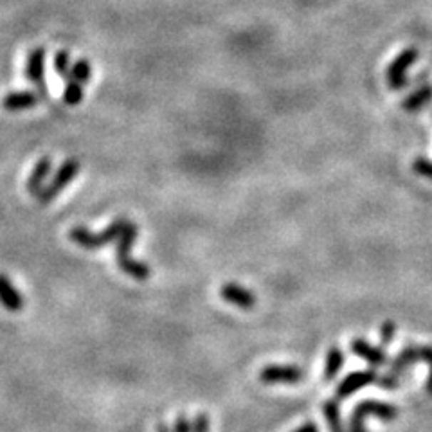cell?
I'll return each mask as SVG.
<instances>
[{"instance_id":"cell-1","label":"cell","mask_w":432,"mask_h":432,"mask_svg":"<svg viewBox=\"0 0 432 432\" xmlns=\"http://www.w3.org/2000/svg\"><path fill=\"white\" fill-rule=\"evenodd\" d=\"M368 416H376L382 421H394L398 418V409L393 403L380 402V400H362L351 411L348 432H368L364 425Z\"/></svg>"},{"instance_id":"cell-2","label":"cell","mask_w":432,"mask_h":432,"mask_svg":"<svg viewBox=\"0 0 432 432\" xmlns=\"http://www.w3.org/2000/svg\"><path fill=\"white\" fill-rule=\"evenodd\" d=\"M80 170H81L80 160L74 159V157H71V159H65L63 163L60 164V168L56 170V173L51 177L49 182H47L46 186L42 187V191L36 195V198H38V204L49 205L51 202H53L54 198H56L58 195H60L61 191H63L65 187H67L68 184H71L72 180L78 177Z\"/></svg>"},{"instance_id":"cell-3","label":"cell","mask_w":432,"mask_h":432,"mask_svg":"<svg viewBox=\"0 0 432 432\" xmlns=\"http://www.w3.org/2000/svg\"><path fill=\"white\" fill-rule=\"evenodd\" d=\"M418 60V51L409 47L403 49L387 67V85L393 91H403L407 87V71Z\"/></svg>"},{"instance_id":"cell-4","label":"cell","mask_w":432,"mask_h":432,"mask_svg":"<svg viewBox=\"0 0 432 432\" xmlns=\"http://www.w3.org/2000/svg\"><path fill=\"white\" fill-rule=\"evenodd\" d=\"M46 54L47 51L43 49V47H34L26 61V78L34 85V87H38L42 98H47Z\"/></svg>"},{"instance_id":"cell-5","label":"cell","mask_w":432,"mask_h":432,"mask_svg":"<svg viewBox=\"0 0 432 432\" xmlns=\"http://www.w3.org/2000/svg\"><path fill=\"white\" fill-rule=\"evenodd\" d=\"M376 379H379V373H376L375 368L349 373L337 386V398H348V396L355 394L356 391H360L362 387L369 386V384H376Z\"/></svg>"},{"instance_id":"cell-6","label":"cell","mask_w":432,"mask_h":432,"mask_svg":"<svg viewBox=\"0 0 432 432\" xmlns=\"http://www.w3.org/2000/svg\"><path fill=\"white\" fill-rule=\"evenodd\" d=\"M304 379V373L296 366H267L259 373V380L265 384H296Z\"/></svg>"},{"instance_id":"cell-7","label":"cell","mask_w":432,"mask_h":432,"mask_svg":"<svg viewBox=\"0 0 432 432\" xmlns=\"http://www.w3.org/2000/svg\"><path fill=\"white\" fill-rule=\"evenodd\" d=\"M220 296L229 304H235V307L242 308V310H252L256 304L254 294L238 283H225L220 288Z\"/></svg>"},{"instance_id":"cell-8","label":"cell","mask_w":432,"mask_h":432,"mask_svg":"<svg viewBox=\"0 0 432 432\" xmlns=\"http://www.w3.org/2000/svg\"><path fill=\"white\" fill-rule=\"evenodd\" d=\"M351 351L355 353L356 356H360V359H364L366 362L375 369L384 368V366H387V362H389V359H387L386 351H384L382 348L369 344L364 339H355V341L351 342Z\"/></svg>"},{"instance_id":"cell-9","label":"cell","mask_w":432,"mask_h":432,"mask_svg":"<svg viewBox=\"0 0 432 432\" xmlns=\"http://www.w3.org/2000/svg\"><path fill=\"white\" fill-rule=\"evenodd\" d=\"M42 96L36 94L33 91H19V92H9L4 99H2V108L8 112H20V110H29L38 105Z\"/></svg>"},{"instance_id":"cell-10","label":"cell","mask_w":432,"mask_h":432,"mask_svg":"<svg viewBox=\"0 0 432 432\" xmlns=\"http://www.w3.org/2000/svg\"><path fill=\"white\" fill-rule=\"evenodd\" d=\"M0 304L9 312H20L26 304L19 288L13 284V281L6 274H0Z\"/></svg>"},{"instance_id":"cell-11","label":"cell","mask_w":432,"mask_h":432,"mask_svg":"<svg viewBox=\"0 0 432 432\" xmlns=\"http://www.w3.org/2000/svg\"><path fill=\"white\" fill-rule=\"evenodd\" d=\"M51 171H53V160H51V157H42V159H38V163L34 164L33 171H31L29 178H27V191H29L31 195H36L42 191V187L47 184V178H49Z\"/></svg>"},{"instance_id":"cell-12","label":"cell","mask_w":432,"mask_h":432,"mask_svg":"<svg viewBox=\"0 0 432 432\" xmlns=\"http://www.w3.org/2000/svg\"><path fill=\"white\" fill-rule=\"evenodd\" d=\"M68 238L76 243L78 247H81V249H87V250H98V249H103V247H106L101 232H92V231H88L87 227H81V225L72 227L71 231H68Z\"/></svg>"},{"instance_id":"cell-13","label":"cell","mask_w":432,"mask_h":432,"mask_svg":"<svg viewBox=\"0 0 432 432\" xmlns=\"http://www.w3.org/2000/svg\"><path fill=\"white\" fill-rule=\"evenodd\" d=\"M416 362H420L418 346H407V348H403L398 355L394 356L393 362H391V366H389V371L387 373L393 376H396V379H400V375H402L403 371H407L411 366L416 364Z\"/></svg>"},{"instance_id":"cell-14","label":"cell","mask_w":432,"mask_h":432,"mask_svg":"<svg viewBox=\"0 0 432 432\" xmlns=\"http://www.w3.org/2000/svg\"><path fill=\"white\" fill-rule=\"evenodd\" d=\"M118 265L126 276H130L132 279L137 281H146L152 274L150 267L146 263L139 262V259H133L132 256H123V258H118Z\"/></svg>"},{"instance_id":"cell-15","label":"cell","mask_w":432,"mask_h":432,"mask_svg":"<svg viewBox=\"0 0 432 432\" xmlns=\"http://www.w3.org/2000/svg\"><path fill=\"white\" fill-rule=\"evenodd\" d=\"M137 235H139V227H137L133 222H126L125 229L121 231L119 238L115 240V256H118V258L130 256L133 243H135L137 240Z\"/></svg>"},{"instance_id":"cell-16","label":"cell","mask_w":432,"mask_h":432,"mask_svg":"<svg viewBox=\"0 0 432 432\" xmlns=\"http://www.w3.org/2000/svg\"><path fill=\"white\" fill-rule=\"evenodd\" d=\"M432 101V85H423L418 91H414L413 94L407 96L402 101V108L406 112H416L420 108H423L427 103Z\"/></svg>"},{"instance_id":"cell-17","label":"cell","mask_w":432,"mask_h":432,"mask_svg":"<svg viewBox=\"0 0 432 432\" xmlns=\"http://www.w3.org/2000/svg\"><path fill=\"white\" fill-rule=\"evenodd\" d=\"M322 413H324V418H326L330 432H348L344 428V425H342L341 409H339L337 400H326L324 406H322Z\"/></svg>"},{"instance_id":"cell-18","label":"cell","mask_w":432,"mask_h":432,"mask_svg":"<svg viewBox=\"0 0 432 432\" xmlns=\"http://www.w3.org/2000/svg\"><path fill=\"white\" fill-rule=\"evenodd\" d=\"M342 366H344V353H342L337 346H334V348H330V351H328V355H326V364H324V379H326L328 382L334 380L335 376L339 375V371H341Z\"/></svg>"},{"instance_id":"cell-19","label":"cell","mask_w":432,"mask_h":432,"mask_svg":"<svg viewBox=\"0 0 432 432\" xmlns=\"http://www.w3.org/2000/svg\"><path fill=\"white\" fill-rule=\"evenodd\" d=\"M68 78H72L74 81L81 85H87L88 81L92 80V65L91 61L81 58V60L74 61L71 67V72H68Z\"/></svg>"},{"instance_id":"cell-20","label":"cell","mask_w":432,"mask_h":432,"mask_svg":"<svg viewBox=\"0 0 432 432\" xmlns=\"http://www.w3.org/2000/svg\"><path fill=\"white\" fill-rule=\"evenodd\" d=\"M63 101L68 106H76L83 101V85L74 81L72 78L65 80V88H63Z\"/></svg>"},{"instance_id":"cell-21","label":"cell","mask_w":432,"mask_h":432,"mask_svg":"<svg viewBox=\"0 0 432 432\" xmlns=\"http://www.w3.org/2000/svg\"><path fill=\"white\" fill-rule=\"evenodd\" d=\"M54 71H56L58 76L67 80L68 72H71V54H68V51H56V54H54Z\"/></svg>"},{"instance_id":"cell-22","label":"cell","mask_w":432,"mask_h":432,"mask_svg":"<svg viewBox=\"0 0 432 432\" xmlns=\"http://www.w3.org/2000/svg\"><path fill=\"white\" fill-rule=\"evenodd\" d=\"M418 353H420V362L428 366L427 393L432 396V346H418Z\"/></svg>"},{"instance_id":"cell-23","label":"cell","mask_w":432,"mask_h":432,"mask_svg":"<svg viewBox=\"0 0 432 432\" xmlns=\"http://www.w3.org/2000/svg\"><path fill=\"white\" fill-rule=\"evenodd\" d=\"M413 170L416 171L418 175H421V177L431 178V180H432V163H431V160L425 159V157H418V159L414 160Z\"/></svg>"},{"instance_id":"cell-24","label":"cell","mask_w":432,"mask_h":432,"mask_svg":"<svg viewBox=\"0 0 432 432\" xmlns=\"http://www.w3.org/2000/svg\"><path fill=\"white\" fill-rule=\"evenodd\" d=\"M394 334H396V326H394V322L387 321L384 322L382 328H380V341H382L384 346L391 344L394 339Z\"/></svg>"},{"instance_id":"cell-25","label":"cell","mask_w":432,"mask_h":432,"mask_svg":"<svg viewBox=\"0 0 432 432\" xmlns=\"http://www.w3.org/2000/svg\"><path fill=\"white\" fill-rule=\"evenodd\" d=\"M376 384H379L382 389L387 391H394L396 387L400 386V379H396V376L389 375V373H386V375H379V379H376Z\"/></svg>"},{"instance_id":"cell-26","label":"cell","mask_w":432,"mask_h":432,"mask_svg":"<svg viewBox=\"0 0 432 432\" xmlns=\"http://www.w3.org/2000/svg\"><path fill=\"white\" fill-rule=\"evenodd\" d=\"M191 427H193V420H190L186 414H178L171 432H191Z\"/></svg>"},{"instance_id":"cell-27","label":"cell","mask_w":432,"mask_h":432,"mask_svg":"<svg viewBox=\"0 0 432 432\" xmlns=\"http://www.w3.org/2000/svg\"><path fill=\"white\" fill-rule=\"evenodd\" d=\"M191 432H209V416L205 413H198L193 418V427Z\"/></svg>"},{"instance_id":"cell-28","label":"cell","mask_w":432,"mask_h":432,"mask_svg":"<svg viewBox=\"0 0 432 432\" xmlns=\"http://www.w3.org/2000/svg\"><path fill=\"white\" fill-rule=\"evenodd\" d=\"M294 432H321V431H319L317 425L312 423V421H308V423H303L301 427H297Z\"/></svg>"},{"instance_id":"cell-29","label":"cell","mask_w":432,"mask_h":432,"mask_svg":"<svg viewBox=\"0 0 432 432\" xmlns=\"http://www.w3.org/2000/svg\"><path fill=\"white\" fill-rule=\"evenodd\" d=\"M157 432H171V428L166 423H157Z\"/></svg>"}]
</instances>
